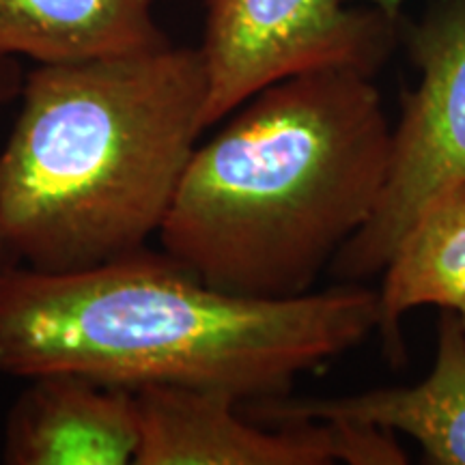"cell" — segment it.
Returning a JSON list of instances; mask_svg holds the SVG:
<instances>
[{"mask_svg":"<svg viewBox=\"0 0 465 465\" xmlns=\"http://www.w3.org/2000/svg\"><path fill=\"white\" fill-rule=\"evenodd\" d=\"M380 325V295L339 282L295 298L212 287L149 248L67 274L0 276V373H75L143 391L179 386L248 401L351 351Z\"/></svg>","mask_w":465,"mask_h":465,"instance_id":"cell-1","label":"cell"},{"mask_svg":"<svg viewBox=\"0 0 465 465\" xmlns=\"http://www.w3.org/2000/svg\"><path fill=\"white\" fill-rule=\"evenodd\" d=\"M391 138L375 75L319 67L276 80L196 144L162 252L231 293H311L373 216Z\"/></svg>","mask_w":465,"mask_h":465,"instance_id":"cell-2","label":"cell"},{"mask_svg":"<svg viewBox=\"0 0 465 465\" xmlns=\"http://www.w3.org/2000/svg\"><path fill=\"white\" fill-rule=\"evenodd\" d=\"M0 149V235L15 263L89 270L158 235L205 127L199 48L35 65Z\"/></svg>","mask_w":465,"mask_h":465,"instance_id":"cell-3","label":"cell"},{"mask_svg":"<svg viewBox=\"0 0 465 465\" xmlns=\"http://www.w3.org/2000/svg\"><path fill=\"white\" fill-rule=\"evenodd\" d=\"M403 39L420 80L403 95L373 216L336 254L339 282L380 276L422 209L465 179V0H431Z\"/></svg>","mask_w":465,"mask_h":465,"instance_id":"cell-4","label":"cell"},{"mask_svg":"<svg viewBox=\"0 0 465 465\" xmlns=\"http://www.w3.org/2000/svg\"><path fill=\"white\" fill-rule=\"evenodd\" d=\"M403 37L401 17L345 0H207L199 45L205 127L267 84L319 67L377 75Z\"/></svg>","mask_w":465,"mask_h":465,"instance_id":"cell-5","label":"cell"},{"mask_svg":"<svg viewBox=\"0 0 465 465\" xmlns=\"http://www.w3.org/2000/svg\"><path fill=\"white\" fill-rule=\"evenodd\" d=\"M141 444L134 465H403L383 429L328 420L267 424L231 394L179 386L136 391Z\"/></svg>","mask_w":465,"mask_h":465,"instance_id":"cell-6","label":"cell"},{"mask_svg":"<svg viewBox=\"0 0 465 465\" xmlns=\"http://www.w3.org/2000/svg\"><path fill=\"white\" fill-rule=\"evenodd\" d=\"M250 418L276 424L328 420L403 433L433 465H465V319L446 311L429 375L411 386L375 388L332 399H265L240 403Z\"/></svg>","mask_w":465,"mask_h":465,"instance_id":"cell-7","label":"cell"},{"mask_svg":"<svg viewBox=\"0 0 465 465\" xmlns=\"http://www.w3.org/2000/svg\"><path fill=\"white\" fill-rule=\"evenodd\" d=\"M3 429L7 465L136 463V394L75 373L28 377Z\"/></svg>","mask_w":465,"mask_h":465,"instance_id":"cell-8","label":"cell"},{"mask_svg":"<svg viewBox=\"0 0 465 465\" xmlns=\"http://www.w3.org/2000/svg\"><path fill=\"white\" fill-rule=\"evenodd\" d=\"M168 42L153 0H0V58L48 65Z\"/></svg>","mask_w":465,"mask_h":465,"instance_id":"cell-9","label":"cell"},{"mask_svg":"<svg viewBox=\"0 0 465 465\" xmlns=\"http://www.w3.org/2000/svg\"><path fill=\"white\" fill-rule=\"evenodd\" d=\"M381 278L377 332L388 356L401 362V322L407 312L422 306L465 311V179L422 209Z\"/></svg>","mask_w":465,"mask_h":465,"instance_id":"cell-10","label":"cell"},{"mask_svg":"<svg viewBox=\"0 0 465 465\" xmlns=\"http://www.w3.org/2000/svg\"><path fill=\"white\" fill-rule=\"evenodd\" d=\"M25 67L20 58H0V114L5 108H9L17 97H20L22 84H25ZM11 265H17L14 254L9 252L7 243L0 235V276L9 270Z\"/></svg>","mask_w":465,"mask_h":465,"instance_id":"cell-11","label":"cell"},{"mask_svg":"<svg viewBox=\"0 0 465 465\" xmlns=\"http://www.w3.org/2000/svg\"><path fill=\"white\" fill-rule=\"evenodd\" d=\"M349 5H360V7H373L380 9L383 14L392 15V17H401V11H403L405 0H345Z\"/></svg>","mask_w":465,"mask_h":465,"instance_id":"cell-12","label":"cell"},{"mask_svg":"<svg viewBox=\"0 0 465 465\" xmlns=\"http://www.w3.org/2000/svg\"><path fill=\"white\" fill-rule=\"evenodd\" d=\"M459 315H461V317L465 319V311H461V312H459Z\"/></svg>","mask_w":465,"mask_h":465,"instance_id":"cell-13","label":"cell"}]
</instances>
